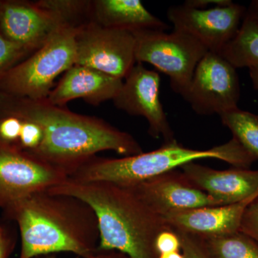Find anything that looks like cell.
Instances as JSON below:
<instances>
[{
    "label": "cell",
    "instance_id": "6da1fadb",
    "mask_svg": "<svg viewBox=\"0 0 258 258\" xmlns=\"http://www.w3.org/2000/svg\"><path fill=\"white\" fill-rule=\"evenodd\" d=\"M9 113L36 122L45 139L35 157L71 177L83 164L103 151L123 157L143 152L133 136L101 118L79 114L47 99L33 100L0 93V114Z\"/></svg>",
    "mask_w": 258,
    "mask_h": 258
},
{
    "label": "cell",
    "instance_id": "7a4b0ae2",
    "mask_svg": "<svg viewBox=\"0 0 258 258\" xmlns=\"http://www.w3.org/2000/svg\"><path fill=\"white\" fill-rule=\"evenodd\" d=\"M5 218L18 225L20 258L71 252L83 257L96 252L100 242L98 217L81 199L40 191L4 210Z\"/></svg>",
    "mask_w": 258,
    "mask_h": 258
},
{
    "label": "cell",
    "instance_id": "3957f363",
    "mask_svg": "<svg viewBox=\"0 0 258 258\" xmlns=\"http://www.w3.org/2000/svg\"><path fill=\"white\" fill-rule=\"evenodd\" d=\"M48 191L76 197L93 208L99 225L98 249L118 251L131 258H159L158 235L172 229L129 186L68 178Z\"/></svg>",
    "mask_w": 258,
    "mask_h": 258
},
{
    "label": "cell",
    "instance_id": "277c9868",
    "mask_svg": "<svg viewBox=\"0 0 258 258\" xmlns=\"http://www.w3.org/2000/svg\"><path fill=\"white\" fill-rule=\"evenodd\" d=\"M216 159L234 167L249 169L257 161L235 139L206 150L189 149L176 140L159 149L122 158H91L71 176L83 182L108 181L122 186H133L145 180L179 169L199 159Z\"/></svg>",
    "mask_w": 258,
    "mask_h": 258
},
{
    "label": "cell",
    "instance_id": "5b68a950",
    "mask_svg": "<svg viewBox=\"0 0 258 258\" xmlns=\"http://www.w3.org/2000/svg\"><path fill=\"white\" fill-rule=\"evenodd\" d=\"M78 29L63 27L50 40L10 70L0 81V93L46 99L55 80L76 64Z\"/></svg>",
    "mask_w": 258,
    "mask_h": 258
},
{
    "label": "cell",
    "instance_id": "8992f818",
    "mask_svg": "<svg viewBox=\"0 0 258 258\" xmlns=\"http://www.w3.org/2000/svg\"><path fill=\"white\" fill-rule=\"evenodd\" d=\"M133 32L136 40V61L151 64L159 72L169 76L174 92L184 96L195 69L209 52L198 40L173 30H145Z\"/></svg>",
    "mask_w": 258,
    "mask_h": 258
},
{
    "label": "cell",
    "instance_id": "52a82bcc",
    "mask_svg": "<svg viewBox=\"0 0 258 258\" xmlns=\"http://www.w3.org/2000/svg\"><path fill=\"white\" fill-rule=\"evenodd\" d=\"M135 48L133 32L105 28L92 20L76 32L75 64L123 80L137 62Z\"/></svg>",
    "mask_w": 258,
    "mask_h": 258
},
{
    "label": "cell",
    "instance_id": "ba28073f",
    "mask_svg": "<svg viewBox=\"0 0 258 258\" xmlns=\"http://www.w3.org/2000/svg\"><path fill=\"white\" fill-rule=\"evenodd\" d=\"M182 97L199 115H220L236 109L240 87L235 68L220 54L208 52Z\"/></svg>",
    "mask_w": 258,
    "mask_h": 258
},
{
    "label": "cell",
    "instance_id": "9c48e42d",
    "mask_svg": "<svg viewBox=\"0 0 258 258\" xmlns=\"http://www.w3.org/2000/svg\"><path fill=\"white\" fill-rule=\"evenodd\" d=\"M69 176L27 153L0 145V208L63 182Z\"/></svg>",
    "mask_w": 258,
    "mask_h": 258
},
{
    "label": "cell",
    "instance_id": "30bf717a",
    "mask_svg": "<svg viewBox=\"0 0 258 258\" xmlns=\"http://www.w3.org/2000/svg\"><path fill=\"white\" fill-rule=\"evenodd\" d=\"M247 8L237 3L207 9H195L183 4L170 7L167 18L174 30L196 38L209 52L220 54L234 38Z\"/></svg>",
    "mask_w": 258,
    "mask_h": 258
},
{
    "label": "cell",
    "instance_id": "8fae6325",
    "mask_svg": "<svg viewBox=\"0 0 258 258\" xmlns=\"http://www.w3.org/2000/svg\"><path fill=\"white\" fill-rule=\"evenodd\" d=\"M161 79L154 71L137 62L125 78L119 92L112 101L118 109L147 119L149 134L164 143L176 140L159 98Z\"/></svg>",
    "mask_w": 258,
    "mask_h": 258
},
{
    "label": "cell",
    "instance_id": "7c38bea8",
    "mask_svg": "<svg viewBox=\"0 0 258 258\" xmlns=\"http://www.w3.org/2000/svg\"><path fill=\"white\" fill-rule=\"evenodd\" d=\"M66 25L57 15L42 8L37 2L0 0L2 35L34 52Z\"/></svg>",
    "mask_w": 258,
    "mask_h": 258
},
{
    "label": "cell",
    "instance_id": "4fadbf2b",
    "mask_svg": "<svg viewBox=\"0 0 258 258\" xmlns=\"http://www.w3.org/2000/svg\"><path fill=\"white\" fill-rule=\"evenodd\" d=\"M129 187L161 216L171 212L222 205L194 185L179 169Z\"/></svg>",
    "mask_w": 258,
    "mask_h": 258
},
{
    "label": "cell",
    "instance_id": "5bb4252c",
    "mask_svg": "<svg viewBox=\"0 0 258 258\" xmlns=\"http://www.w3.org/2000/svg\"><path fill=\"white\" fill-rule=\"evenodd\" d=\"M257 198L258 193L240 203L171 212L163 217L174 230L203 240L223 237L240 231L244 212Z\"/></svg>",
    "mask_w": 258,
    "mask_h": 258
},
{
    "label": "cell",
    "instance_id": "9a60e30c",
    "mask_svg": "<svg viewBox=\"0 0 258 258\" xmlns=\"http://www.w3.org/2000/svg\"><path fill=\"white\" fill-rule=\"evenodd\" d=\"M179 169L194 185L222 205L240 203L258 193V169L234 167L217 170L195 161Z\"/></svg>",
    "mask_w": 258,
    "mask_h": 258
},
{
    "label": "cell",
    "instance_id": "2e32d148",
    "mask_svg": "<svg viewBox=\"0 0 258 258\" xmlns=\"http://www.w3.org/2000/svg\"><path fill=\"white\" fill-rule=\"evenodd\" d=\"M123 80L117 79L87 66L74 64L64 73L56 87L52 89L47 101L64 107L77 98L93 106L113 100L119 92Z\"/></svg>",
    "mask_w": 258,
    "mask_h": 258
},
{
    "label": "cell",
    "instance_id": "e0dca14e",
    "mask_svg": "<svg viewBox=\"0 0 258 258\" xmlns=\"http://www.w3.org/2000/svg\"><path fill=\"white\" fill-rule=\"evenodd\" d=\"M93 20L105 28L131 32L166 31L169 26L151 13L139 0H95Z\"/></svg>",
    "mask_w": 258,
    "mask_h": 258
},
{
    "label": "cell",
    "instance_id": "ac0fdd59",
    "mask_svg": "<svg viewBox=\"0 0 258 258\" xmlns=\"http://www.w3.org/2000/svg\"><path fill=\"white\" fill-rule=\"evenodd\" d=\"M45 139L40 124L20 115L0 114V145L36 156Z\"/></svg>",
    "mask_w": 258,
    "mask_h": 258
},
{
    "label": "cell",
    "instance_id": "d6986e66",
    "mask_svg": "<svg viewBox=\"0 0 258 258\" xmlns=\"http://www.w3.org/2000/svg\"><path fill=\"white\" fill-rule=\"evenodd\" d=\"M220 55L236 69L258 66V18L247 9L238 32Z\"/></svg>",
    "mask_w": 258,
    "mask_h": 258
},
{
    "label": "cell",
    "instance_id": "ffe728a7",
    "mask_svg": "<svg viewBox=\"0 0 258 258\" xmlns=\"http://www.w3.org/2000/svg\"><path fill=\"white\" fill-rule=\"evenodd\" d=\"M220 116L222 124L232 132V138L258 159V115L237 108Z\"/></svg>",
    "mask_w": 258,
    "mask_h": 258
},
{
    "label": "cell",
    "instance_id": "44dd1931",
    "mask_svg": "<svg viewBox=\"0 0 258 258\" xmlns=\"http://www.w3.org/2000/svg\"><path fill=\"white\" fill-rule=\"evenodd\" d=\"M203 240L212 258H258L257 242L240 231Z\"/></svg>",
    "mask_w": 258,
    "mask_h": 258
},
{
    "label": "cell",
    "instance_id": "7402d4cb",
    "mask_svg": "<svg viewBox=\"0 0 258 258\" xmlns=\"http://www.w3.org/2000/svg\"><path fill=\"white\" fill-rule=\"evenodd\" d=\"M37 4L57 15L69 26L80 28L93 20V1L40 0Z\"/></svg>",
    "mask_w": 258,
    "mask_h": 258
},
{
    "label": "cell",
    "instance_id": "603a6c76",
    "mask_svg": "<svg viewBox=\"0 0 258 258\" xmlns=\"http://www.w3.org/2000/svg\"><path fill=\"white\" fill-rule=\"evenodd\" d=\"M34 51L5 38L0 32V81L8 72Z\"/></svg>",
    "mask_w": 258,
    "mask_h": 258
},
{
    "label": "cell",
    "instance_id": "cb8c5ba5",
    "mask_svg": "<svg viewBox=\"0 0 258 258\" xmlns=\"http://www.w3.org/2000/svg\"><path fill=\"white\" fill-rule=\"evenodd\" d=\"M174 230L179 235L184 258H212L203 239L181 231Z\"/></svg>",
    "mask_w": 258,
    "mask_h": 258
},
{
    "label": "cell",
    "instance_id": "d4e9b609",
    "mask_svg": "<svg viewBox=\"0 0 258 258\" xmlns=\"http://www.w3.org/2000/svg\"><path fill=\"white\" fill-rule=\"evenodd\" d=\"M240 232L258 243V198L249 205L244 212Z\"/></svg>",
    "mask_w": 258,
    "mask_h": 258
},
{
    "label": "cell",
    "instance_id": "484cf974",
    "mask_svg": "<svg viewBox=\"0 0 258 258\" xmlns=\"http://www.w3.org/2000/svg\"><path fill=\"white\" fill-rule=\"evenodd\" d=\"M155 247L159 256L161 254L179 252L181 242L179 235L174 229L164 231L158 235Z\"/></svg>",
    "mask_w": 258,
    "mask_h": 258
},
{
    "label": "cell",
    "instance_id": "4316f807",
    "mask_svg": "<svg viewBox=\"0 0 258 258\" xmlns=\"http://www.w3.org/2000/svg\"><path fill=\"white\" fill-rule=\"evenodd\" d=\"M14 246V239L8 227L0 225V258H8Z\"/></svg>",
    "mask_w": 258,
    "mask_h": 258
},
{
    "label": "cell",
    "instance_id": "83f0119b",
    "mask_svg": "<svg viewBox=\"0 0 258 258\" xmlns=\"http://www.w3.org/2000/svg\"><path fill=\"white\" fill-rule=\"evenodd\" d=\"M232 3L233 2L231 0H187L184 2V5L195 9H207L210 5L225 6Z\"/></svg>",
    "mask_w": 258,
    "mask_h": 258
},
{
    "label": "cell",
    "instance_id": "f1b7e54d",
    "mask_svg": "<svg viewBox=\"0 0 258 258\" xmlns=\"http://www.w3.org/2000/svg\"><path fill=\"white\" fill-rule=\"evenodd\" d=\"M76 258H131L124 253L115 250H101L97 249L96 252L86 257Z\"/></svg>",
    "mask_w": 258,
    "mask_h": 258
},
{
    "label": "cell",
    "instance_id": "f546056e",
    "mask_svg": "<svg viewBox=\"0 0 258 258\" xmlns=\"http://www.w3.org/2000/svg\"><path fill=\"white\" fill-rule=\"evenodd\" d=\"M249 74L254 89L258 91V66L249 68Z\"/></svg>",
    "mask_w": 258,
    "mask_h": 258
},
{
    "label": "cell",
    "instance_id": "4dcf8cb0",
    "mask_svg": "<svg viewBox=\"0 0 258 258\" xmlns=\"http://www.w3.org/2000/svg\"><path fill=\"white\" fill-rule=\"evenodd\" d=\"M247 9L258 18V0H253V1L251 2L248 8H247Z\"/></svg>",
    "mask_w": 258,
    "mask_h": 258
},
{
    "label": "cell",
    "instance_id": "1f68e13d",
    "mask_svg": "<svg viewBox=\"0 0 258 258\" xmlns=\"http://www.w3.org/2000/svg\"><path fill=\"white\" fill-rule=\"evenodd\" d=\"M159 258H184L183 254L179 252H170V253L161 254L159 256Z\"/></svg>",
    "mask_w": 258,
    "mask_h": 258
},
{
    "label": "cell",
    "instance_id": "d6a6232c",
    "mask_svg": "<svg viewBox=\"0 0 258 258\" xmlns=\"http://www.w3.org/2000/svg\"><path fill=\"white\" fill-rule=\"evenodd\" d=\"M34 258H57L56 254H44V255L37 256Z\"/></svg>",
    "mask_w": 258,
    "mask_h": 258
}]
</instances>
